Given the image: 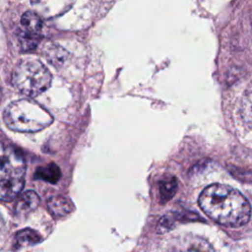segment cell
<instances>
[{
    "mask_svg": "<svg viewBox=\"0 0 252 252\" xmlns=\"http://www.w3.org/2000/svg\"><path fill=\"white\" fill-rule=\"evenodd\" d=\"M3 227H4V220H3V217H2V215L0 213V233H1L2 229H3Z\"/></svg>",
    "mask_w": 252,
    "mask_h": 252,
    "instance_id": "obj_16",
    "label": "cell"
},
{
    "mask_svg": "<svg viewBox=\"0 0 252 252\" xmlns=\"http://www.w3.org/2000/svg\"><path fill=\"white\" fill-rule=\"evenodd\" d=\"M26 160L14 146L0 143V200L19 197L25 185Z\"/></svg>",
    "mask_w": 252,
    "mask_h": 252,
    "instance_id": "obj_3",
    "label": "cell"
},
{
    "mask_svg": "<svg viewBox=\"0 0 252 252\" xmlns=\"http://www.w3.org/2000/svg\"><path fill=\"white\" fill-rule=\"evenodd\" d=\"M45 57L51 64L55 66L61 65L64 62V60L67 58L66 52L63 49L53 45L47 46L45 51Z\"/></svg>",
    "mask_w": 252,
    "mask_h": 252,
    "instance_id": "obj_15",
    "label": "cell"
},
{
    "mask_svg": "<svg viewBox=\"0 0 252 252\" xmlns=\"http://www.w3.org/2000/svg\"><path fill=\"white\" fill-rule=\"evenodd\" d=\"M167 252H215V250L203 237L185 233L170 241Z\"/></svg>",
    "mask_w": 252,
    "mask_h": 252,
    "instance_id": "obj_5",
    "label": "cell"
},
{
    "mask_svg": "<svg viewBox=\"0 0 252 252\" xmlns=\"http://www.w3.org/2000/svg\"><path fill=\"white\" fill-rule=\"evenodd\" d=\"M76 0H31L32 6L41 18L53 19L62 16L74 5Z\"/></svg>",
    "mask_w": 252,
    "mask_h": 252,
    "instance_id": "obj_6",
    "label": "cell"
},
{
    "mask_svg": "<svg viewBox=\"0 0 252 252\" xmlns=\"http://www.w3.org/2000/svg\"><path fill=\"white\" fill-rule=\"evenodd\" d=\"M60 168L54 162H50L46 165L38 167L34 173L35 179H40L48 183H57V181L60 179Z\"/></svg>",
    "mask_w": 252,
    "mask_h": 252,
    "instance_id": "obj_10",
    "label": "cell"
},
{
    "mask_svg": "<svg viewBox=\"0 0 252 252\" xmlns=\"http://www.w3.org/2000/svg\"><path fill=\"white\" fill-rule=\"evenodd\" d=\"M51 78L46 66L33 58L19 61L12 72L14 87L28 96H35L45 92L51 84Z\"/></svg>",
    "mask_w": 252,
    "mask_h": 252,
    "instance_id": "obj_4",
    "label": "cell"
},
{
    "mask_svg": "<svg viewBox=\"0 0 252 252\" xmlns=\"http://www.w3.org/2000/svg\"><path fill=\"white\" fill-rule=\"evenodd\" d=\"M22 26L25 28V31L37 33L42 29V18L34 11H28L23 14L21 18Z\"/></svg>",
    "mask_w": 252,
    "mask_h": 252,
    "instance_id": "obj_11",
    "label": "cell"
},
{
    "mask_svg": "<svg viewBox=\"0 0 252 252\" xmlns=\"http://www.w3.org/2000/svg\"><path fill=\"white\" fill-rule=\"evenodd\" d=\"M177 180L172 175L163 176L158 182V198L160 203H166L176 193Z\"/></svg>",
    "mask_w": 252,
    "mask_h": 252,
    "instance_id": "obj_9",
    "label": "cell"
},
{
    "mask_svg": "<svg viewBox=\"0 0 252 252\" xmlns=\"http://www.w3.org/2000/svg\"><path fill=\"white\" fill-rule=\"evenodd\" d=\"M3 119L9 129L21 133L40 131L53 122L49 111L29 98L11 102L4 110Z\"/></svg>",
    "mask_w": 252,
    "mask_h": 252,
    "instance_id": "obj_2",
    "label": "cell"
},
{
    "mask_svg": "<svg viewBox=\"0 0 252 252\" xmlns=\"http://www.w3.org/2000/svg\"><path fill=\"white\" fill-rule=\"evenodd\" d=\"M39 196L32 190L21 194L15 205V214L18 217H25L34 211L39 205Z\"/></svg>",
    "mask_w": 252,
    "mask_h": 252,
    "instance_id": "obj_7",
    "label": "cell"
},
{
    "mask_svg": "<svg viewBox=\"0 0 252 252\" xmlns=\"http://www.w3.org/2000/svg\"><path fill=\"white\" fill-rule=\"evenodd\" d=\"M202 211L216 222L237 227L245 224L251 214L247 199L236 189L223 184H211L199 196Z\"/></svg>",
    "mask_w": 252,
    "mask_h": 252,
    "instance_id": "obj_1",
    "label": "cell"
},
{
    "mask_svg": "<svg viewBox=\"0 0 252 252\" xmlns=\"http://www.w3.org/2000/svg\"><path fill=\"white\" fill-rule=\"evenodd\" d=\"M240 116L243 122L252 127V86L243 94L240 101Z\"/></svg>",
    "mask_w": 252,
    "mask_h": 252,
    "instance_id": "obj_13",
    "label": "cell"
},
{
    "mask_svg": "<svg viewBox=\"0 0 252 252\" xmlns=\"http://www.w3.org/2000/svg\"><path fill=\"white\" fill-rule=\"evenodd\" d=\"M41 235L32 228H24L16 233V241L20 246H32L41 242Z\"/></svg>",
    "mask_w": 252,
    "mask_h": 252,
    "instance_id": "obj_12",
    "label": "cell"
},
{
    "mask_svg": "<svg viewBox=\"0 0 252 252\" xmlns=\"http://www.w3.org/2000/svg\"><path fill=\"white\" fill-rule=\"evenodd\" d=\"M47 208L49 212L57 218L65 217L71 214L75 210L73 202L64 196L57 195L49 198L47 200Z\"/></svg>",
    "mask_w": 252,
    "mask_h": 252,
    "instance_id": "obj_8",
    "label": "cell"
},
{
    "mask_svg": "<svg viewBox=\"0 0 252 252\" xmlns=\"http://www.w3.org/2000/svg\"><path fill=\"white\" fill-rule=\"evenodd\" d=\"M19 42L23 50L31 51L37 46L39 42V35L27 31H20Z\"/></svg>",
    "mask_w": 252,
    "mask_h": 252,
    "instance_id": "obj_14",
    "label": "cell"
}]
</instances>
